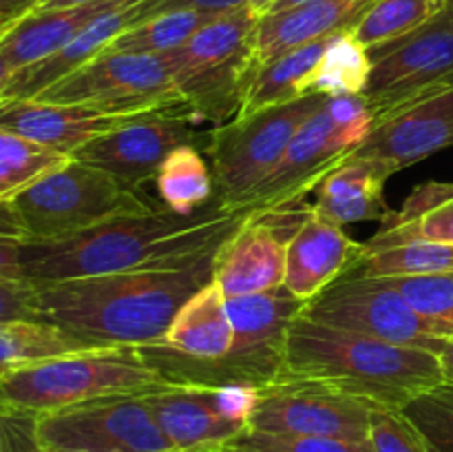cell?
I'll return each mask as SVG.
<instances>
[{"label": "cell", "instance_id": "obj_48", "mask_svg": "<svg viewBox=\"0 0 453 452\" xmlns=\"http://www.w3.org/2000/svg\"><path fill=\"white\" fill-rule=\"evenodd\" d=\"M274 3H277V0H248V7L255 13H259V16H264V13H268V9L273 7Z\"/></svg>", "mask_w": 453, "mask_h": 452}, {"label": "cell", "instance_id": "obj_7", "mask_svg": "<svg viewBox=\"0 0 453 452\" xmlns=\"http://www.w3.org/2000/svg\"><path fill=\"white\" fill-rule=\"evenodd\" d=\"M12 204L25 239L66 238L111 217L157 207L142 191L127 189L113 175L75 158L20 191Z\"/></svg>", "mask_w": 453, "mask_h": 452}, {"label": "cell", "instance_id": "obj_13", "mask_svg": "<svg viewBox=\"0 0 453 452\" xmlns=\"http://www.w3.org/2000/svg\"><path fill=\"white\" fill-rule=\"evenodd\" d=\"M202 120L184 105L155 109L104 136L96 137L73 155L80 162L113 175L127 189L140 191L155 182L164 160L180 146H195L206 153L211 131L197 129Z\"/></svg>", "mask_w": 453, "mask_h": 452}, {"label": "cell", "instance_id": "obj_43", "mask_svg": "<svg viewBox=\"0 0 453 452\" xmlns=\"http://www.w3.org/2000/svg\"><path fill=\"white\" fill-rule=\"evenodd\" d=\"M0 235L4 238H16L25 239V230H22L20 220H18V213L13 208L12 199L9 202H0Z\"/></svg>", "mask_w": 453, "mask_h": 452}, {"label": "cell", "instance_id": "obj_27", "mask_svg": "<svg viewBox=\"0 0 453 452\" xmlns=\"http://www.w3.org/2000/svg\"><path fill=\"white\" fill-rule=\"evenodd\" d=\"M334 38V35H332ZM332 38L290 49L252 71L237 118L310 96V82Z\"/></svg>", "mask_w": 453, "mask_h": 452}, {"label": "cell", "instance_id": "obj_3", "mask_svg": "<svg viewBox=\"0 0 453 452\" xmlns=\"http://www.w3.org/2000/svg\"><path fill=\"white\" fill-rule=\"evenodd\" d=\"M286 366L288 377L323 381L372 406L396 410L445 381L436 353L326 326L305 315L290 323Z\"/></svg>", "mask_w": 453, "mask_h": 452}, {"label": "cell", "instance_id": "obj_50", "mask_svg": "<svg viewBox=\"0 0 453 452\" xmlns=\"http://www.w3.org/2000/svg\"><path fill=\"white\" fill-rule=\"evenodd\" d=\"M449 3H451V4H453V0H449Z\"/></svg>", "mask_w": 453, "mask_h": 452}, {"label": "cell", "instance_id": "obj_49", "mask_svg": "<svg viewBox=\"0 0 453 452\" xmlns=\"http://www.w3.org/2000/svg\"><path fill=\"white\" fill-rule=\"evenodd\" d=\"M42 448V446H40ZM44 452H82V450H65V448H42Z\"/></svg>", "mask_w": 453, "mask_h": 452}, {"label": "cell", "instance_id": "obj_26", "mask_svg": "<svg viewBox=\"0 0 453 452\" xmlns=\"http://www.w3.org/2000/svg\"><path fill=\"white\" fill-rule=\"evenodd\" d=\"M380 224L379 233L363 242V253L416 239L453 244V184L425 182L416 186L405 204L396 213L389 211Z\"/></svg>", "mask_w": 453, "mask_h": 452}, {"label": "cell", "instance_id": "obj_9", "mask_svg": "<svg viewBox=\"0 0 453 452\" xmlns=\"http://www.w3.org/2000/svg\"><path fill=\"white\" fill-rule=\"evenodd\" d=\"M367 53L372 74L361 97L374 124L453 89V4L447 0L423 27Z\"/></svg>", "mask_w": 453, "mask_h": 452}, {"label": "cell", "instance_id": "obj_28", "mask_svg": "<svg viewBox=\"0 0 453 452\" xmlns=\"http://www.w3.org/2000/svg\"><path fill=\"white\" fill-rule=\"evenodd\" d=\"M93 348L100 346L42 319L0 322V372Z\"/></svg>", "mask_w": 453, "mask_h": 452}, {"label": "cell", "instance_id": "obj_41", "mask_svg": "<svg viewBox=\"0 0 453 452\" xmlns=\"http://www.w3.org/2000/svg\"><path fill=\"white\" fill-rule=\"evenodd\" d=\"M0 452H44L34 434V417L0 410Z\"/></svg>", "mask_w": 453, "mask_h": 452}, {"label": "cell", "instance_id": "obj_14", "mask_svg": "<svg viewBox=\"0 0 453 452\" xmlns=\"http://www.w3.org/2000/svg\"><path fill=\"white\" fill-rule=\"evenodd\" d=\"M42 448L82 452H177L146 406L144 394L109 397L34 417Z\"/></svg>", "mask_w": 453, "mask_h": 452}, {"label": "cell", "instance_id": "obj_47", "mask_svg": "<svg viewBox=\"0 0 453 452\" xmlns=\"http://www.w3.org/2000/svg\"><path fill=\"white\" fill-rule=\"evenodd\" d=\"M305 3H314V0H277V3L273 4V7L268 9V13H277V12H286V9H292V7H299V4H305Z\"/></svg>", "mask_w": 453, "mask_h": 452}, {"label": "cell", "instance_id": "obj_31", "mask_svg": "<svg viewBox=\"0 0 453 452\" xmlns=\"http://www.w3.org/2000/svg\"><path fill=\"white\" fill-rule=\"evenodd\" d=\"M445 4L447 0H374L352 34L370 51L405 38L432 20Z\"/></svg>", "mask_w": 453, "mask_h": 452}, {"label": "cell", "instance_id": "obj_22", "mask_svg": "<svg viewBox=\"0 0 453 452\" xmlns=\"http://www.w3.org/2000/svg\"><path fill=\"white\" fill-rule=\"evenodd\" d=\"M372 4L374 0H314L286 12L264 13L252 47L255 69L290 49L352 31Z\"/></svg>", "mask_w": 453, "mask_h": 452}, {"label": "cell", "instance_id": "obj_46", "mask_svg": "<svg viewBox=\"0 0 453 452\" xmlns=\"http://www.w3.org/2000/svg\"><path fill=\"white\" fill-rule=\"evenodd\" d=\"M13 74H16V71L12 69V65H9V62H7V58H4L3 51H0V93H3L4 89H7L9 80L13 78Z\"/></svg>", "mask_w": 453, "mask_h": 452}, {"label": "cell", "instance_id": "obj_25", "mask_svg": "<svg viewBox=\"0 0 453 452\" xmlns=\"http://www.w3.org/2000/svg\"><path fill=\"white\" fill-rule=\"evenodd\" d=\"M394 175L380 160L352 155L319 184V198L312 211L321 220L343 229L345 224L385 220V182Z\"/></svg>", "mask_w": 453, "mask_h": 452}, {"label": "cell", "instance_id": "obj_10", "mask_svg": "<svg viewBox=\"0 0 453 452\" xmlns=\"http://www.w3.org/2000/svg\"><path fill=\"white\" fill-rule=\"evenodd\" d=\"M305 317L396 346L441 353L453 328L420 315L389 277L349 273L303 310Z\"/></svg>", "mask_w": 453, "mask_h": 452}, {"label": "cell", "instance_id": "obj_21", "mask_svg": "<svg viewBox=\"0 0 453 452\" xmlns=\"http://www.w3.org/2000/svg\"><path fill=\"white\" fill-rule=\"evenodd\" d=\"M286 246L283 235L264 215L250 213L217 253L215 284L221 295L233 300L283 286Z\"/></svg>", "mask_w": 453, "mask_h": 452}, {"label": "cell", "instance_id": "obj_5", "mask_svg": "<svg viewBox=\"0 0 453 452\" xmlns=\"http://www.w3.org/2000/svg\"><path fill=\"white\" fill-rule=\"evenodd\" d=\"M259 18L250 7L217 16L184 47L164 56L177 96L202 122L221 127L239 115L255 71L252 47Z\"/></svg>", "mask_w": 453, "mask_h": 452}, {"label": "cell", "instance_id": "obj_4", "mask_svg": "<svg viewBox=\"0 0 453 452\" xmlns=\"http://www.w3.org/2000/svg\"><path fill=\"white\" fill-rule=\"evenodd\" d=\"M164 386L135 346H106L0 372V410L38 417Z\"/></svg>", "mask_w": 453, "mask_h": 452}, {"label": "cell", "instance_id": "obj_45", "mask_svg": "<svg viewBox=\"0 0 453 452\" xmlns=\"http://www.w3.org/2000/svg\"><path fill=\"white\" fill-rule=\"evenodd\" d=\"M438 359H441V368H442V375H445V381L453 384V335L445 339L441 353H438Z\"/></svg>", "mask_w": 453, "mask_h": 452}, {"label": "cell", "instance_id": "obj_39", "mask_svg": "<svg viewBox=\"0 0 453 452\" xmlns=\"http://www.w3.org/2000/svg\"><path fill=\"white\" fill-rule=\"evenodd\" d=\"M243 7H248V0H135L137 22L168 12H202L211 16H224Z\"/></svg>", "mask_w": 453, "mask_h": 452}, {"label": "cell", "instance_id": "obj_30", "mask_svg": "<svg viewBox=\"0 0 453 452\" xmlns=\"http://www.w3.org/2000/svg\"><path fill=\"white\" fill-rule=\"evenodd\" d=\"M372 74V60L367 49L354 38L352 31L334 35L319 62L310 93L321 96H361Z\"/></svg>", "mask_w": 453, "mask_h": 452}, {"label": "cell", "instance_id": "obj_12", "mask_svg": "<svg viewBox=\"0 0 453 452\" xmlns=\"http://www.w3.org/2000/svg\"><path fill=\"white\" fill-rule=\"evenodd\" d=\"M31 100L80 105L102 113H146L180 105L166 58L104 51Z\"/></svg>", "mask_w": 453, "mask_h": 452}, {"label": "cell", "instance_id": "obj_11", "mask_svg": "<svg viewBox=\"0 0 453 452\" xmlns=\"http://www.w3.org/2000/svg\"><path fill=\"white\" fill-rule=\"evenodd\" d=\"M305 306L286 286L226 300L234 344L228 357L211 370L206 388L252 386L264 390L286 379L288 331Z\"/></svg>", "mask_w": 453, "mask_h": 452}, {"label": "cell", "instance_id": "obj_8", "mask_svg": "<svg viewBox=\"0 0 453 452\" xmlns=\"http://www.w3.org/2000/svg\"><path fill=\"white\" fill-rule=\"evenodd\" d=\"M327 96L310 93L286 105L234 118L228 124L212 127L211 171L217 198L230 211H243L261 182L281 162L301 124L326 105Z\"/></svg>", "mask_w": 453, "mask_h": 452}, {"label": "cell", "instance_id": "obj_37", "mask_svg": "<svg viewBox=\"0 0 453 452\" xmlns=\"http://www.w3.org/2000/svg\"><path fill=\"white\" fill-rule=\"evenodd\" d=\"M389 279L420 315L453 328V270Z\"/></svg>", "mask_w": 453, "mask_h": 452}, {"label": "cell", "instance_id": "obj_24", "mask_svg": "<svg viewBox=\"0 0 453 452\" xmlns=\"http://www.w3.org/2000/svg\"><path fill=\"white\" fill-rule=\"evenodd\" d=\"M133 25H137L135 0H127L119 7L111 9V12L96 18L65 49L49 56L47 60L13 74L7 89L0 93V100H31V97H38L44 89H49L58 80L66 78L75 69L87 65L88 60L104 53L106 47L119 34L131 29Z\"/></svg>", "mask_w": 453, "mask_h": 452}, {"label": "cell", "instance_id": "obj_23", "mask_svg": "<svg viewBox=\"0 0 453 452\" xmlns=\"http://www.w3.org/2000/svg\"><path fill=\"white\" fill-rule=\"evenodd\" d=\"M124 3L127 0L71 9H31L0 27V51L18 74L65 49L84 27Z\"/></svg>", "mask_w": 453, "mask_h": 452}, {"label": "cell", "instance_id": "obj_40", "mask_svg": "<svg viewBox=\"0 0 453 452\" xmlns=\"http://www.w3.org/2000/svg\"><path fill=\"white\" fill-rule=\"evenodd\" d=\"M13 319H40L35 286L29 282L0 279V322Z\"/></svg>", "mask_w": 453, "mask_h": 452}, {"label": "cell", "instance_id": "obj_19", "mask_svg": "<svg viewBox=\"0 0 453 452\" xmlns=\"http://www.w3.org/2000/svg\"><path fill=\"white\" fill-rule=\"evenodd\" d=\"M453 146V89L374 124L354 155L380 160L394 173Z\"/></svg>", "mask_w": 453, "mask_h": 452}, {"label": "cell", "instance_id": "obj_34", "mask_svg": "<svg viewBox=\"0 0 453 452\" xmlns=\"http://www.w3.org/2000/svg\"><path fill=\"white\" fill-rule=\"evenodd\" d=\"M66 160V155L53 153L0 129V202L13 199L35 180L62 167Z\"/></svg>", "mask_w": 453, "mask_h": 452}, {"label": "cell", "instance_id": "obj_44", "mask_svg": "<svg viewBox=\"0 0 453 452\" xmlns=\"http://www.w3.org/2000/svg\"><path fill=\"white\" fill-rule=\"evenodd\" d=\"M109 0H40L34 9H71V7H87V4H100Z\"/></svg>", "mask_w": 453, "mask_h": 452}, {"label": "cell", "instance_id": "obj_36", "mask_svg": "<svg viewBox=\"0 0 453 452\" xmlns=\"http://www.w3.org/2000/svg\"><path fill=\"white\" fill-rule=\"evenodd\" d=\"M226 452H374L370 441H349L334 437H292L246 430Z\"/></svg>", "mask_w": 453, "mask_h": 452}, {"label": "cell", "instance_id": "obj_2", "mask_svg": "<svg viewBox=\"0 0 453 452\" xmlns=\"http://www.w3.org/2000/svg\"><path fill=\"white\" fill-rule=\"evenodd\" d=\"M248 217V211L226 208L219 198L190 215L157 204L66 238L22 239V275L34 286H42L181 260L226 244Z\"/></svg>", "mask_w": 453, "mask_h": 452}, {"label": "cell", "instance_id": "obj_35", "mask_svg": "<svg viewBox=\"0 0 453 452\" xmlns=\"http://www.w3.org/2000/svg\"><path fill=\"white\" fill-rule=\"evenodd\" d=\"M403 412L420 430L429 452H453V384L442 381L411 399Z\"/></svg>", "mask_w": 453, "mask_h": 452}, {"label": "cell", "instance_id": "obj_38", "mask_svg": "<svg viewBox=\"0 0 453 452\" xmlns=\"http://www.w3.org/2000/svg\"><path fill=\"white\" fill-rule=\"evenodd\" d=\"M367 441L374 452H429L420 430L396 408H372Z\"/></svg>", "mask_w": 453, "mask_h": 452}, {"label": "cell", "instance_id": "obj_32", "mask_svg": "<svg viewBox=\"0 0 453 452\" xmlns=\"http://www.w3.org/2000/svg\"><path fill=\"white\" fill-rule=\"evenodd\" d=\"M211 13L202 12H168L137 22L131 29L119 34L106 51L146 53V56H166L184 47L203 25L212 20Z\"/></svg>", "mask_w": 453, "mask_h": 452}, {"label": "cell", "instance_id": "obj_15", "mask_svg": "<svg viewBox=\"0 0 453 452\" xmlns=\"http://www.w3.org/2000/svg\"><path fill=\"white\" fill-rule=\"evenodd\" d=\"M372 403L314 379H288L259 390L248 430L292 437L370 439Z\"/></svg>", "mask_w": 453, "mask_h": 452}, {"label": "cell", "instance_id": "obj_20", "mask_svg": "<svg viewBox=\"0 0 453 452\" xmlns=\"http://www.w3.org/2000/svg\"><path fill=\"white\" fill-rule=\"evenodd\" d=\"M363 244L354 242L343 229L321 220L310 211L286 246V279L283 286L296 300L310 304L326 288L352 273L361 261Z\"/></svg>", "mask_w": 453, "mask_h": 452}, {"label": "cell", "instance_id": "obj_29", "mask_svg": "<svg viewBox=\"0 0 453 452\" xmlns=\"http://www.w3.org/2000/svg\"><path fill=\"white\" fill-rule=\"evenodd\" d=\"M159 202L177 213L190 215L217 198L215 177L203 151L195 146H180L164 160L157 177Z\"/></svg>", "mask_w": 453, "mask_h": 452}, {"label": "cell", "instance_id": "obj_33", "mask_svg": "<svg viewBox=\"0 0 453 452\" xmlns=\"http://www.w3.org/2000/svg\"><path fill=\"white\" fill-rule=\"evenodd\" d=\"M453 270V244L405 242L380 251L363 253L352 273L370 277H405V275H436Z\"/></svg>", "mask_w": 453, "mask_h": 452}, {"label": "cell", "instance_id": "obj_1", "mask_svg": "<svg viewBox=\"0 0 453 452\" xmlns=\"http://www.w3.org/2000/svg\"><path fill=\"white\" fill-rule=\"evenodd\" d=\"M221 246L124 273L42 284L35 286L38 315L100 348L153 344L186 301L212 284Z\"/></svg>", "mask_w": 453, "mask_h": 452}, {"label": "cell", "instance_id": "obj_42", "mask_svg": "<svg viewBox=\"0 0 453 452\" xmlns=\"http://www.w3.org/2000/svg\"><path fill=\"white\" fill-rule=\"evenodd\" d=\"M20 248H22V239L4 238V235H0V279L27 282L25 275H22Z\"/></svg>", "mask_w": 453, "mask_h": 452}, {"label": "cell", "instance_id": "obj_17", "mask_svg": "<svg viewBox=\"0 0 453 452\" xmlns=\"http://www.w3.org/2000/svg\"><path fill=\"white\" fill-rule=\"evenodd\" d=\"M144 401L177 452H226L248 430L224 410L217 388L164 386Z\"/></svg>", "mask_w": 453, "mask_h": 452}, {"label": "cell", "instance_id": "obj_18", "mask_svg": "<svg viewBox=\"0 0 453 452\" xmlns=\"http://www.w3.org/2000/svg\"><path fill=\"white\" fill-rule=\"evenodd\" d=\"M149 113V111H146ZM144 113H102L80 105L42 100H0V129L53 153L73 158L96 137Z\"/></svg>", "mask_w": 453, "mask_h": 452}, {"label": "cell", "instance_id": "obj_6", "mask_svg": "<svg viewBox=\"0 0 453 452\" xmlns=\"http://www.w3.org/2000/svg\"><path fill=\"white\" fill-rule=\"evenodd\" d=\"M372 129L374 115L361 96L327 97L326 105L301 124L281 162L261 182L243 211L265 213L303 199L357 153Z\"/></svg>", "mask_w": 453, "mask_h": 452}, {"label": "cell", "instance_id": "obj_16", "mask_svg": "<svg viewBox=\"0 0 453 452\" xmlns=\"http://www.w3.org/2000/svg\"><path fill=\"white\" fill-rule=\"evenodd\" d=\"M233 344L234 328L226 297L212 279V284L186 301L162 339L135 348L168 386L206 388L208 375L228 357Z\"/></svg>", "mask_w": 453, "mask_h": 452}]
</instances>
